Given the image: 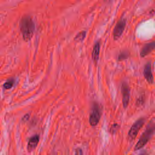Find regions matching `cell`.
I'll return each mask as SVG.
<instances>
[{"label": "cell", "mask_w": 155, "mask_h": 155, "mask_svg": "<svg viewBox=\"0 0 155 155\" xmlns=\"http://www.w3.org/2000/svg\"><path fill=\"white\" fill-rule=\"evenodd\" d=\"M20 29L25 40H29L32 37L35 30V24L30 17H24L21 19Z\"/></svg>", "instance_id": "6da1fadb"}, {"label": "cell", "mask_w": 155, "mask_h": 155, "mask_svg": "<svg viewBox=\"0 0 155 155\" xmlns=\"http://www.w3.org/2000/svg\"><path fill=\"white\" fill-rule=\"evenodd\" d=\"M154 131L155 125L153 122L151 121L147 125L144 132L142 134L138 142L136 143L134 147V151L139 150L143 148L151 138Z\"/></svg>", "instance_id": "7a4b0ae2"}, {"label": "cell", "mask_w": 155, "mask_h": 155, "mask_svg": "<svg viewBox=\"0 0 155 155\" xmlns=\"http://www.w3.org/2000/svg\"><path fill=\"white\" fill-rule=\"evenodd\" d=\"M101 116V110L98 103L93 102L89 117V123L91 126H96L99 123Z\"/></svg>", "instance_id": "3957f363"}, {"label": "cell", "mask_w": 155, "mask_h": 155, "mask_svg": "<svg viewBox=\"0 0 155 155\" xmlns=\"http://www.w3.org/2000/svg\"><path fill=\"white\" fill-rule=\"evenodd\" d=\"M145 122V119L142 117V118H140L138 120H137L133 124V125L131 126V127L128 132V138L130 140H133L136 138L139 131L142 127Z\"/></svg>", "instance_id": "277c9868"}, {"label": "cell", "mask_w": 155, "mask_h": 155, "mask_svg": "<svg viewBox=\"0 0 155 155\" xmlns=\"http://www.w3.org/2000/svg\"><path fill=\"white\" fill-rule=\"evenodd\" d=\"M126 25V20L124 18H122L118 21L117 24H116L114 30H113V39L114 40H117L119 39L122 35L125 27Z\"/></svg>", "instance_id": "5b68a950"}, {"label": "cell", "mask_w": 155, "mask_h": 155, "mask_svg": "<svg viewBox=\"0 0 155 155\" xmlns=\"http://www.w3.org/2000/svg\"><path fill=\"white\" fill-rule=\"evenodd\" d=\"M121 92L122 95V104L124 108H126L129 104L130 90L126 82H123L121 85Z\"/></svg>", "instance_id": "8992f818"}, {"label": "cell", "mask_w": 155, "mask_h": 155, "mask_svg": "<svg viewBox=\"0 0 155 155\" xmlns=\"http://www.w3.org/2000/svg\"><path fill=\"white\" fill-rule=\"evenodd\" d=\"M143 73L146 81L149 84H153L154 82V79L151 73V64L150 62H148L145 64L143 68Z\"/></svg>", "instance_id": "52a82bcc"}, {"label": "cell", "mask_w": 155, "mask_h": 155, "mask_svg": "<svg viewBox=\"0 0 155 155\" xmlns=\"http://www.w3.org/2000/svg\"><path fill=\"white\" fill-rule=\"evenodd\" d=\"M154 50H155V41L147 43L142 47L140 53V56L142 58L145 57Z\"/></svg>", "instance_id": "ba28073f"}, {"label": "cell", "mask_w": 155, "mask_h": 155, "mask_svg": "<svg viewBox=\"0 0 155 155\" xmlns=\"http://www.w3.org/2000/svg\"><path fill=\"white\" fill-rule=\"evenodd\" d=\"M101 44L99 42H96L93 46V49L91 53L92 59L94 62H97L99 59V52H100Z\"/></svg>", "instance_id": "9c48e42d"}, {"label": "cell", "mask_w": 155, "mask_h": 155, "mask_svg": "<svg viewBox=\"0 0 155 155\" xmlns=\"http://www.w3.org/2000/svg\"><path fill=\"white\" fill-rule=\"evenodd\" d=\"M39 136L38 135H35V136L31 137L29 139V141L28 143V146H27L28 151H31L32 150L35 149L36 147V146L39 142Z\"/></svg>", "instance_id": "30bf717a"}, {"label": "cell", "mask_w": 155, "mask_h": 155, "mask_svg": "<svg viewBox=\"0 0 155 155\" xmlns=\"http://www.w3.org/2000/svg\"><path fill=\"white\" fill-rule=\"evenodd\" d=\"M129 55H130V53L128 51H126V50L122 51L119 54L118 57H117V59H118L119 61H122L125 60L127 58H128Z\"/></svg>", "instance_id": "8fae6325"}, {"label": "cell", "mask_w": 155, "mask_h": 155, "mask_svg": "<svg viewBox=\"0 0 155 155\" xmlns=\"http://www.w3.org/2000/svg\"><path fill=\"white\" fill-rule=\"evenodd\" d=\"M86 36V31H82L78 33V35L75 36L74 40L78 42H82L85 39Z\"/></svg>", "instance_id": "7c38bea8"}, {"label": "cell", "mask_w": 155, "mask_h": 155, "mask_svg": "<svg viewBox=\"0 0 155 155\" xmlns=\"http://www.w3.org/2000/svg\"><path fill=\"white\" fill-rule=\"evenodd\" d=\"M14 79H9L4 84V87L5 89H9L10 88L12 87V86L14 84Z\"/></svg>", "instance_id": "4fadbf2b"}, {"label": "cell", "mask_w": 155, "mask_h": 155, "mask_svg": "<svg viewBox=\"0 0 155 155\" xmlns=\"http://www.w3.org/2000/svg\"><path fill=\"white\" fill-rule=\"evenodd\" d=\"M119 128V125L117 124H113L109 130V131L111 133V134H114Z\"/></svg>", "instance_id": "5bb4252c"}, {"label": "cell", "mask_w": 155, "mask_h": 155, "mask_svg": "<svg viewBox=\"0 0 155 155\" xmlns=\"http://www.w3.org/2000/svg\"><path fill=\"white\" fill-rule=\"evenodd\" d=\"M77 150L78 151V152H76V153H75L76 154H82V150H81V149H78Z\"/></svg>", "instance_id": "9a60e30c"}]
</instances>
